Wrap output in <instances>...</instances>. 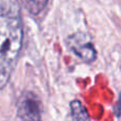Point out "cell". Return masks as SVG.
Masks as SVG:
<instances>
[{
	"mask_svg": "<svg viewBox=\"0 0 121 121\" xmlns=\"http://www.w3.org/2000/svg\"><path fill=\"white\" fill-rule=\"evenodd\" d=\"M20 10L15 0H0V89L10 81L22 46Z\"/></svg>",
	"mask_w": 121,
	"mask_h": 121,
	"instance_id": "cell-1",
	"label": "cell"
},
{
	"mask_svg": "<svg viewBox=\"0 0 121 121\" xmlns=\"http://www.w3.org/2000/svg\"><path fill=\"white\" fill-rule=\"evenodd\" d=\"M17 115L22 121H42V101L33 92H23L17 101Z\"/></svg>",
	"mask_w": 121,
	"mask_h": 121,
	"instance_id": "cell-2",
	"label": "cell"
},
{
	"mask_svg": "<svg viewBox=\"0 0 121 121\" xmlns=\"http://www.w3.org/2000/svg\"><path fill=\"white\" fill-rule=\"evenodd\" d=\"M68 47L74 54L87 63L96 60L97 51L88 36L84 33H75L68 38Z\"/></svg>",
	"mask_w": 121,
	"mask_h": 121,
	"instance_id": "cell-3",
	"label": "cell"
},
{
	"mask_svg": "<svg viewBox=\"0 0 121 121\" xmlns=\"http://www.w3.org/2000/svg\"><path fill=\"white\" fill-rule=\"evenodd\" d=\"M70 109L73 121H90L87 109L79 100H74L70 103Z\"/></svg>",
	"mask_w": 121,
	"mask_h": 121,
	"instance_id": "cell-4",
	"label": "cell"
},
{
	"mask_svg": "<svg viewBox=\"0 0 121 121\" xmlns=\"http://www.w3.org/2000/svg\"><path fill=\"white\" fill-rule=\"evenodd\" d=\"M48 3V0H23L26 9L28 12L33 15H37L45 9Z\"/></svg>",
	"mask_w": 121,
	"mask_h": 121,
	"instance_id": "cell-5",
	"label": "cell"
}]
</instances>
